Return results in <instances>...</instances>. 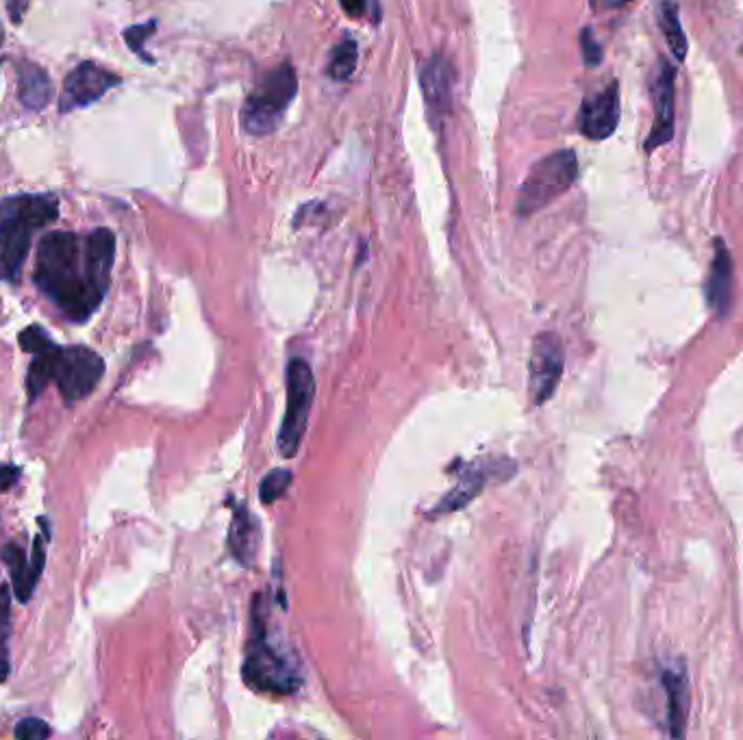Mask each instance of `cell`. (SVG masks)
Returning <instances> with one entry per match:
<instances>
[{
  "label": "cell",
  "instance_id": "1",
  "mask_svg": "<svg viewBox=\"0 0 743 740\" xmlns=\"http://www.w3.org/2000/svg\"><path fill=\"white\" fill-rule=\"evenodd\" d=\"M116 263V235L55 231L39 242L33 283L70 321L85 324L103 304Z\"/></svg>",
  "mask_w": 743,
  "mask_h": 740
},
{
  "label": "cell",
  "instance_id": "2",
  "mask_svg": "<svg viewBox=\"0 0 743 740\" xmlns=\"http://www.w3.org/2000/svg\"><path fill=\"white\" fill-rule=\"evenodd\" d=\"M18 341L20 348L33 356L26 372L28 402H35L53 383L63 402L72 407L85 400L103 380L105 361L88 345H57L39 324L26 326Z\"/></svg>",
  "mask_w": 743,
  "mask_h": 740
},
{
  "label": "cell",
  "instance_id": "3",
  "mask_svg": "<svg viewBox=\"0 0 743 740\" xmlns=\"http://www.w3.org/2000/svg\"><path fill=\"white\" fill-rule=\"evenodd\" d=\"M59 218L53 193H22L0 202V281L20 283L33 235Z\"/></svg>",
  "mask_w": 743,
  "mask_h": 740
},
{
  "label": "cell",
  "instance_id": "4",
  "mask_svg": "<svg viewBox=\"0 0 743 740\" xmlns=\"http://www.w3.org/2000/svg\"><path fill=\"white\" fill-rule=\"evenodd\" d=\"M268 612L255 599L253 630L244 662V680L259 691L290 695L302 684L300 660L283 636H277Z\"/></svg>",
  "mask_w": 743,
  "mask_h": 740
},
{
  "label": "cell",
  "instance_id": "5",
  "mask_svg": "<svg viewBox=\"0 0 743 740\" xmlns=\"http://www.w3.org/2000/svg\"><path fill=\"white\" fill-rule=\"evenodd\" d=\"M297 94V70L290 61L266 72L242 107V129L255 138L272 136L283 125Z\"/></svg>",
  "mask_w": 743,
  "mask_h": 740
},
{
  "label": "cell",
  "instance_id": "6",
  "mask_svg": "<svg viewBox=\"0 0 743 740\" xmlns=\"http://www.w3.org/2000/svg\"><path fill=\"white\" fill-rule=\"evenodd\" d=\"M579 176V158L574 150H557L539 158L526 174L518 191V215L531 218L561 198Z\"/></svg>",
  "mask_w": 743,
  "mask_h": 740
},
{
  "label": "cell",
  "instance_id": "7",
  "mask_svg": "<svg viewBox=\"0 0 743 740\" xmlns=\"http://www.w3.org/2000/svg\"><path fill=\"white\" fill-rule=\"evenodd\" d=\"M288 404L283 424L279 431V451L286 458H294L302 444L311 404L315 398V378L306 361L292 359L288 363Z\"/></svg>",
  "mask_w": 743,
  "mask_h": 740
},
{
  "label": "cell",
  "instance_id": "8",
  "mask_svg": "<svg viewBox=\"0 0 743 740\" xmlns=\"http://www.w3.org/2000/svg\"><path fill=\"white\" fill-rule=\"evenodd\" d=\"M566 367V354L555 332H542L533 341L529 361V396L535 407L546 404L557 391Z\"/></svg>",
  "mask_w": 743,
  "mask_h": 740
},
{
  "label": "cell",
  "instance_id": "9",
  "mask_svg": "<svg viewBox=\"0 0 743 740\" xmlns=\"http://www.w3.org/2000/svg\"><path fill=\"white\" fill-rule=\"evenodd\" d=\"M42 524H44V535L35 537L31 556H26V552L15 543H7L0 550V561L9 569L11 587L20 603H28L46 567V541L50 539V535H48V521L42 519Z\"/></svg>",
  "mask_w": 743,
  "mask_h": 740
},
{
  "label": "cell",
  "instance_id": "10",
  "mask_svg": "<svg viewBox=\"0 0 743 740\" xmlns=\"http://www.w3.org/2000/svg\"><path fill=\"white\" fill-rule=\"evenodd\" d=\"M120 83V77L96 66L94 61L79 63L66 79L61 96H59V111H72L81 107H90L92 103L101 101L112 87Z\"/></svg>",
  "mask_w": 743,
  "mask_h": 740
},
{
  "label": "cell",
  "instance_id": "11",
  "mask_svg": "<svg viewBox=\"0 0 743 740\" xmlns=\"http://www.w3.org/2000/svg\"><path fill=\"white\" fill-rule=\"evenodd\" d=\"M617 122H619V90L617 83L613 81L583 101L579 111V129L588 140L602 142L615 133Z\"/></svg>",
  "mask_w": 743,
  "mask_h": 740
},
{
  "label": "cell",
  "instance_id": "12",
  "mask_svg": "<svg viewBox=\"0 0 743 740\" xmlns=\"http://www.w3.org/2000/svg\"><path fill=\"white\" fill-rule=\"evenodd\" d=\"M674 79L676 72L670 61L661 59L654 83H652V105H654V122L648 136L646 150L665 146L674 138Z\"/></svg>",
  "mask_w": 743,
  "mask_h": 740
},
{
  "label": "cell",
  "instance_id": "13",
  "mask_svg": "<svg viewBox=\"0 0 743 740\" xmlns=\"http://www.w3.org/2000/svg\"><path fill=\"white\" fill-rule=\"evenodd\" d=\"M233 519L229 528V550L244 567H255L262 550V526L246 504L231 502Z\"/></svg>",
  "mask_w": 743,
  "mask_h": 740
},
{
  "label": "cell",
  "instance_id": "14",
  "mask_svg": "<svg viewBox=\"0 0 743 740\" xmlns=\"http://www.w3.org/2000/svg\"><path fill=\"white\" fill-rule=\"evenodd\" d=\"M452 83L454 72L444 55H433L422 63L420 70V85L422 96L431 109V114L444 116L452 107Z\"/></svg>",
  "mask_w": 743,
  "mask_h": 740
},
{
  "label": "cell",
  "instance_id": "15",
  "mask_svg": "<svg viewBox=\"0 0 743 740\" xmlns=\"http://www.w3.org/2000/svg\"><path fill=\"white\" fill-rule=\"evenodd\" d=\"M731 287H733V261H731V252L724 246V242L718 239L716 242V252H713L709 283H707V302L720 315H724L727 308L731 306Z\"/></svg>",
  "mask_w": 743,
  "mask_h": 740
},
{
  "label": "cell",
  "instance_id": "16",
  "mask_svg": "<svg viewBox=\"0 0 743 740\" xmlns=\"http://www.w3.org/2000/svg\"><path fill=\"white\" fill-rule=\"evenodd\" d=\"M18 94H20V101L24 103V107L28 109H35V111H42L48 101H50V94H53V83H50V77L46 74L44 68H39L37 63H31V61H20L18 63Z\"/></svg>",
  "mask_w": 743,
  "mask_h": 740
},
{
  "label": "cell",
  "instance_id": "17",
  "mask_svg": "<svg viewBox=\"0 0 743 740\" xmlns=\"http://www.w3.org/2000/svg\"><path fill=\"white\" fill-rule=\"evenodd\" d=\"M487 478H489V473L480 465L463 467L461 475H458V482L452 486V491L448 493L446 497L438 504L433 515H448L452 510H458V508L467 506L483 491Z\"/></svg>",
  "mask_w": 743,
  "mask_h": 740
},
{
  "label": "cell",
  "instance_id": "18",
  "mask_svg": "<svg viewBox=\"0 0 743 740\" xmlns=\"http://www.w3.org/2000/svg\"><path fill=\"white\" fill-rule=\"evenodd\" d=\"M663 689L667 695V721L670 735L683 737L685 730V715H687V680L683 669H667L663 671Z\"/></svg>",
  "mask_w": 743,
  "mask_h": 740
},
{
  "label": "cell",
  "instance_id": "19",
  "mask_svg": "<svg viewBox=\"0 0 743 740\" xmlns=\"http://www.w3.org/2000/svg\"><path fill=\"white\" fill-rule=\"evenodd\" d=\"M659 24L663 28V35L667 39V46L672 55H676L678 61L687 57V37L678 17V4L672 0H663L659 9Z\"/></svg>",
  "mask_w": 743,
  "mask_h": 740
},
{
  "label": "cell",
  "instance_id": "20",
  "mask_svg": "<svg viewBox=\"0 0 743 740\" xmlns=\"http://www.w3.org/2000/svg\"><path fill=\"white\" fill-rule=\"evenodd\" d=\"M357 59H359V46L352 39H344L341 44H337L330 52L326 72L333 81H348L357 68Z\"/></svg>",
  "mask_w": 743,
  "mask_h": 740
},
{
  "label": "cell",
  "instance_id": "21",
  "mask_svg": "<svg viewBox=\"0 0 743 740\" xmlns=\"http://www.w3.org/2000/svg\"><path fill=\"white\" fill-rule=\"evenodd\" d=\"M9 636H11V589L7 585H0V684L7 682L11 671Z\"/></svg>",
  "mask_w": 743,
  "mask_h": 740
},
{
  "label": "cell",
  "instance_id": "22",
  "mask_svg": "<svg viewBox=\"0 0 743 740\" xmlns=\"http://www.w3.org/2000/svg\"><path fill=\"white\" fill-rule=\"evenodd\" d=\"M292 484V471L286 467H277L272 471H268L259 484V497L264 504H272L279 497H283L288 493Z\"/></svg>",
  "mask_w": 743,
  "mask_h": 740
},
{
  "label": "cell",
  "instance_id": "23",
  "mask_svg": "<svg viewBox=\"0 0 743 740\" xmlns=\"http://www.w3.org/2000/svg\"><path fill=\"white\" fill-rule=\"evenodd\" d=\"M156 31V20H150V22H144V24H136V26H129L125 31V39L129 44V48L144 61L152 63V59L149 57V52L144 50V42L149 39L150 35Z\"/></svg>",
  "mask_w": 743,
  "mask_h": 740
},
{
  "label": "cell",
  "instance_id": "24",
  "mask_svg": "<svg viewBox=\"0 0 743 740\" xmlns=\"http://www.w3.org/2000/svg\"><path fill=\"white\" fill-rule=\"evenodd\" d=\"M50 737V728L42 719H22L15 726V739L42 740Z\"/></svg>",
  "mask_w": 743,
  "mask_h": 740
},
{
  "label": "cell",
  "instance_id": "25",
  "mask_svg": "<svg viewBox=\"0 0 743 740\" xmlns=\"http://www.w3.org/2000/svg\"><path fill=\"white\" fill-rule=\"evenodd\" d=\"M581 52H583V59H585L588 66H597L602 61V48L595 42L592 28L581 31Z\"/></svg>",
  "mask_w": 743,
  "mask_h": 740
},
{
  "label": "cell",
  "instance_id": "26",
  "mask_svg": "<svg viewBox=\"0 0 743 740\" xmlns=\"http://www.w3.org/2000/svg\"><path fill=\"white\" fill-rule=\"evenodd\" d=\"M22 475V469L18 465H0V495L11 491Z\"/></svg>",
  "mask_w": 743,
  "mask_h": 740
},
{
  "label": "cell",
  "instance_id": "27",
  "mask_svg": "<svg viewBox=\"0 0 743 740\" xmlns=\"http://www.w3.org/2000/svg\"><path fill=\"white\" fill-rule=\"evenodd\" d=\"M4 4H7V13H9L11 22L20 24L22 17H24V11L28 7V0H4Z\"/></svg>",
  "mask_w": 743,
  "mask_h": 740
},
{
  "label": "cell",
  "instance_id": "28",
  "mask_svg": "<svg viewBox=\"0 0 743 740\" xmlns=\"http://www.w3.org/2000/svg\"><path fill=\"white\" fill-rule=\"evenodd\" d=\"M339 2H341L344 11L352 17H361L365 13V7H368L365 0H339Z\"/></svg>",
  "mask_w": 743,
  "mask_h": 740
},
{
  "label": "cell",
  "instance_id": "29",
  "mask_svg": "<svg viewBox=\"0 0 743 740\" xmlns=\"http://www.w3.org/2000/svg\"><path fill=\"white\" fill-rule=\"evenodd\" d=\"M604 2V7H622V4H628V2H632V0H602Z\"/></svg>",
  "mask_w": 743,
  "mask_h": 740
},
{
  "label": "cell",
  "instance_id": "30",
  "mask_svg": "<svg viewBox=\"0 0 743 740\" xmlns=\"http://www.w3.org/2000/svg\"><path fill=\"white\" fill-rule=\"evenodd\" d=\"M0 44H2V26H0Z\"/></svg>",
  "mask_w": 743,
  "mask_h": 740
}]
</instances>
